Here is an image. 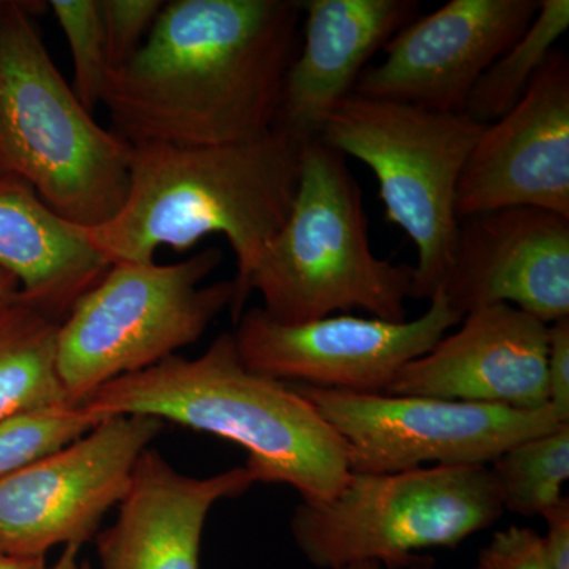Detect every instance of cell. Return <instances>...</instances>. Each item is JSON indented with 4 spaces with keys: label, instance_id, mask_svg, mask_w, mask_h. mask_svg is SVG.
Masks as SVG:
<instances>
[{
    "label": "cell",
    "instance_id": "obj_17",
    "mask_svg": "<svg viewBox=\"0 0 569 569\" xmlns=\"http://www.w3.org/2000/svg\"><path fill=\"white\" fill-rule=\"evenodd\" d=\"M301 50L284 77L274 129L305 144L355 92L367 63L408 22L417 0H306Z\"/></svg>",
    "mask_w": 569,
    "mask_h": 569
},
{
    "label": "cell",
    "instance_id": "obj_1",
    "mask_svg": "<svg viewBox=\"0 0 569 569\" xmlns=\"http://www.w3.org/2000/svg\"><path fill=\"white\" fill-rule=\"evenodd\" d=\"M301 2H164L137 54L110 71L102 104L130 144L222 146L274 130L298 52Z\"/></svg>",
    "mask_w": 569,
    "mask_h": 569
},
{
    "label": "cell",
    "instance_id": "obj_15",
    "mask_svg": "<svg viewBox=\"0 0 569 569\" xmlns=\"http://www.w3.org/2000/svg\"><path fill=\"white\" fill-rule=\"evenodd\" d=\"M399 373L388 395L539 410L546 400L548 326L508 305L466 313Z\"/></svg>",
    "mask_w": 569,
    "mask_h": 569
},
{
    "label": "cell",
    "instance_id": "obj_19",
    "mask_svg": "<svg viewBox=\"0 0 569 569\" xmlns=\"http://www.w3.org/2000/svg\"><path fill=\"white\" fill-rule=\"evenodd\" d=\"M59 325L21 301L0 309V422L71 406L56 370Z\"/></svg>",
    "mask_w": 569,
    "mask_h": 569
},
{
    "label": "cell",
    "instance_id": "obj_3",
    "mask_svg": "<svg viewBox=\"0 0 569 569\" xmlns=\"http://www.w3.org/2000/svg\"><path fill=\"white\" fill-rule=\"evenodd\" d=\"M82 410L102 421L151 417L233 441L257 482L284 485L302 503H323L350 478L346 445L295 385L244 366L233 332L198 358L174 355L112 380Z\"/></svg>",
    "mask_w": 569,
    "mask_h": 569
},
{
    "label": "cell",
    "instance_id": "obj_5",
    "mask_svg": "<svg viewBox=\"0 0 569 569\" xmlns=\"http://www.w3.org/2000/svg\"><path fill=\"white\" fill-rule=\"evenodd\" d=\"M132 144L103 129L51 61L29 7L0 2V174L84 228L127 197Z\"/></svg>",
    "mask_w": 569,
    "mask_h": 569
},
{
    "label": "cell",
    "instance_id": "obj_6",
    "mask_svg": "<svg viewBox=\"0 0 569 569\" xmlns=\"http://www.w3.org/2000/svg\"><path fill=\"white\" fill-rule=\"evenodd\" d=\"M486 123L351 93L326 118L317 140L376 174L388 222L418 250L411 299L430 301L447 282L458 242L460 174Z\"/></svg>",
    "mask_w": 569,
    "mask_h": 569
},
{
    "label": "cell",
    "instance_id": "obj_25",
    "mask_svg": "<svg viewBox=\"0 0 569 569\" xmlns=\"http://www.w3.org/2000/svg\"><path fill=\"white\" fill-rule=\"evenodd\" d=\"M478 560L485 569H549L538 531L522 526L496 531Z\"/></svg>",
    "mask_w": 569,
    "mask_h": 569
},
{
    "label": "cell",
    "instance_id": "obj_24",
    "mask_svg": "<svg viewBox=\"0 0 569 569\" xmlns=\"http://www.w3.org/2000/svg\"><path fill=\"white\" fill-rule=\"evenodd\" d=\"M163 6L160 0H99L111 70L137 54Z\"/></svg>",
    "mask_w": 569,
    "mask_h": 569
},
{
    "label": "cell",
    "instance_id": "obj_21",
    "mask_svg": "<svg viewBox=\"0 0 569 569\" xmlns=\"http://www.w3.org/2000/svg\"><path fill=\"white\" fill-rule=\"evenodd\" d=\"M505 512L542 518L567 498L569 425L527 438L489 463Z\"/></svg>",
    "mask_w": 569,
    "mask_h": 569
},
{
    "label": "cell",
    "instance_id": "obj_14",
    "mask_svg": "<svg viewBox=\"0 0 569 569\" xmlns=\"http://www.w3.org/2000/svg\"><path fill=\"white\" fill-rule=\"evenodd\" d=\"M441 291L460 317L508 305L546 325L569 318V219L527 206L463 217Z\"/></svg>",
    "mask_w": 569,
    "mask_h": 569
},
{
    "label": "cell",
    "instance_id": "obj_2",
    "mask_svg": "<svg viewBox=\"0 0 569 569\" xmlns=\"http://www.w3.org/2000/svg\"><path fill=\"white\" fill-rule=\"evenodd\" d=\"M301 146L279 129L234 144H134L121 209L86 233L110 266L152 263L160 247L186 250L204 236H224L238 266L236 323L254 266L293 203Z\"/></svg>",
    "mask_w": 569,
    "mask_h": 569
},
{
    "label": "cell",
    "instance_id": "obj_23",
    "mask_svg": "<svg viewBox=\"0 0 569 569\" xmlns=\"http://www.w3.org/2000/svg\"><path fill=\"white\" fill-rule=\"evenodd\" d=\"M51 10L69 41L73 59V92L86 110L102 104L111 67L99 0H52Z\"/></svg>",
    "mask_w": 569,
    "mask_h": 569
},
{
    "label": "cell",
    "instance_id": "obj_28",
    "mask_svg": "<svg viewBox=\"0 0 569 569\" xmlns=\"http://www.w3.org/2000/svg\"><path fill=\"white\" fill-rule=\"evenodd\" d=\"M337 569H438L437 560L429 553H418L402 563H383V561H361Z\"/></svg>",
    "mask_w": 569,
    "mask_h": 569
},
{
    "label": "cell",
    "instance_id": "obj_26",
    "mask_svg": "<svg viewBox=\"0 0 569 569\" xmlns=\"http://www.w3.org/2000/svg\"><path fill=\"white\" fill-rule=\"evenodd\" d=\"M546 400L560 425H569V318L548 326Z\"/></svg>",
    "mask_w": 569,
    "mask_h": 569
},
{
    "label": "cell",
    "instance_id": "obj_10",
    "mask_svg": "<svg viewBox=\"0 0 569 569\" xmlns=\"http://www.w3.org/2000/svg\"><path fill=\"white\" fill-rule=\"evenodd\" d=\"M162 430L157 418H104L66 447L0 479V549L44 559L56 546L81 548L91 541Z\"/></svg>",
    "mask_w": 569,
    "mask_h": 569
},
{
    "label": "cell",
    "instance_id": "obj_4",
    "mask_svg": "<svg viewBox=\"0 0 569 569\" xmlns=\"http://www.w3.org/2000/svg\"><path fill=\"white\" fill-rule=\"evenodd\" d=\"M411 284L413 266L373 253L365 198L346 157L320 140L305 142L290 212L250 276L261 309L287 325L351 310L406 321Z\"/></svg>",
    "mask_w": 569,
    "mask_h": 569
},
{
    "label": "cell",
    "instance_id": "obj_16",
    "mask_svg": "<svg viewBox=\"0 0 569 569\" xmlns=\"http://www.w3.org/2000/svg\"><path fill=\"white\" fill-rule=\"evenodd\" d=\"M254 479L244 466L212 477L176 470L146 449L119 503L118 518L96 537L102 569H200L201 538L219 501L244 496Z\"/></svg>",
    "mask_w": 569,
    "mask_h": 569
},
{
    "label": "cell",
    "instance_id": "obj_31",
    "mask_svg": "<svg viewBox=\"0 0 569 569\" xmlns=\"http://www.w3.org/2000/svg\"><path fill=\"white\" fill-rule=\"evenodd\" d=\"M80 549L78 546H66L58 561L44 569H88L81 563Z\"/></svg>",
    "mask_w": 569,
    "mask_h": 569
},
{
    "label": "cell",
    "instance_id": "obj_8",
    "mask_svg": "<svg viewBox=\"0 0 569 569\" xmlns=\"http://www.w3.org/2000/svg\"><path fill=\"white\" fill-rule=\"evenodd\" d=\"M505 515L489 466L425 467L351 473L328 501H299L290 531L312 567L337 569L455 549Z\"/></svg>",
    "mask_w": 569,
    "mask_h": 569
},
{
    "label": "cell",
    "instance_id": "obj_13",
    "mask_svg": "<svg viewBox=\"0 0 569 569\" xmlns=\"http://www.w3.org/2000/svg\"><path fill=\"white\" fill-rule=\"evenodd\" d=\"M518 206L569 219V61L560 48L522 99L486 123L460 174L459 220Z\"/></svg>",
    "mask_w": 569,
    "mask_h": 569
},
{
    "label": "cell",
    "instance_id": "obj_11",
    "mask_svg": "<svg viewBox=\"0 0 569 569\" xmlns=\"http://www.w3.org/2000/svg\"><path fill=\"white\" fill-rule=\"evenodd\" d=\"M462 320L438 290L415 320L336 313L305 323L276 321L261 307L236 321V348L253 372L291 385L388 395L399 373Z\"/></svg>",
    "mask_w": 569,
    "mask_h": 569
},
{
    "label": "cell",
    "instance_id": "obj_29",
    "mask_svg": "<svg viewBox=\"0 0 569 569\" xmlns=\"http://www.w3.org/2000/svg\"><path fill=\"white\" fill-rule=\"evenodd\" d=\"M47 563L44 559H33V557L13 556L0 549V569H44Z\"/></svg>",
    "mask_w": 569,
    "mask_h": 569
},
{
    "label": "cell",
    "instance_id": "obj_12",
    "mask_svg": "<svg viewBox=\"0 0 569 569\" xmlns=\"http://www.w3.org/2000/svg\"><path fill=\"white\" fill-rule=\"evenodd\" d=\"M539 0H449L388 41L355 92L437 112H467L479 78L529 28Z\"/></svg>",
    "mask_w": 569,
    "mask_h": 569
},
{
    "label": "cell",
    "instance_id": "obj_22",
    "mask_svg": "<svg viewBox=\"0 0 569 569\" xmlns=\"http://www.w3.org/2000/svg\"><path fill=\"white\" fill-rule=\"evenodd\" d=\"M100 422L80 406L29 411L0 422V479L88 433Z\"/></svg>",
    "mask_w": 569,
    "mask_h": 569
},
{
    "label": "cell",
    "instance_id": "obj_27",
    "mask_svg": "<svg viewBox=\"0 0 569 569\" xmlns=\"http://www.w3.org/2000/svg\"><path fill=\"white\" fill-rule=\"evenodd\" d=\"M546 522L541 539L542 556L549 569H569V500L568 497L542 516Z\"/></svg>",
    "mask_w": 569,
    "mask_h": 569
},
{
    "label": "cell",
    "instance_id": "obj_9",
    "mask_svg": "<svg viewBox=\"0 0 569 569\" xmlns=\"http://www.w3.org/2000/svg\"><path fill=\"white\" fill-rule=\"evenodd\" d=\"M295 387L342 438L351 473L489 466L519 441L560 426L549 407L518 410L437 397Z\"/></svg>",
    "mask_w": 569,
    "mask_h": 569
},
{
    "label": "cell",
    "instance_id": "obj_20",
    "mask_svg": "<svg viewBox=\"0 0 569 569\" xmlns=\"http://www.w3.org/2000/svg\"><path fill=\"white\" fill-rule=\"evenodd\" d=\"M568 28V0H539L529 28L479 78L468 99L467 114L481 123L496 122L507 114L522 99Z\"/></svg>",
    "mask_w": 569,
    "mask_h": 569
},
{
    "label": "cell",
    "instance_id": "obj_7",
    "mask_svg": "<svg viewBox=\"0 0 569 569\" xmlns=\"http://www.w3.org/2000/svg\"><path fill=\"white\" fill-rule=\"evenodd\" d=\"M222 260L209 247L173 264H112L59 325L56 370L71 406L200 340L233 305V280L204 284Z\"/></svg>",
    "mask_w": 569,
    "mask_h": 569
},
{
    "label": "cell",
    "instance_id": "obj_18",
    "mask_svg": "<svg viewBox=\"0 0 569 569\" xmlns=\"http://www.w3.org/2000/svg\"><path fill=\"white\" fill-rule=\"evenodd\" d=\"M0 268L20 283L18 301L62 323L111 266L84 227L52 211L29 183L0 174Z\"/></svg>",
    "mask_w": 569,
    "mask_h": 569
},
{
    "label": "cell",
    "instance_id": "obj_30",
    "mask_svg": "<svg viewBox=\"0 0 569 569\" xmlns=\"http://www.w3.org/2000/svg\"><path fill=\"white\" fill-rule=\"evenodd\" d=\"M20 296V283L9 272L0 268V309L18 301Z\"/></svg>",
    "mask_w": 569,
    "mask_h": 569
}]
</instances>
